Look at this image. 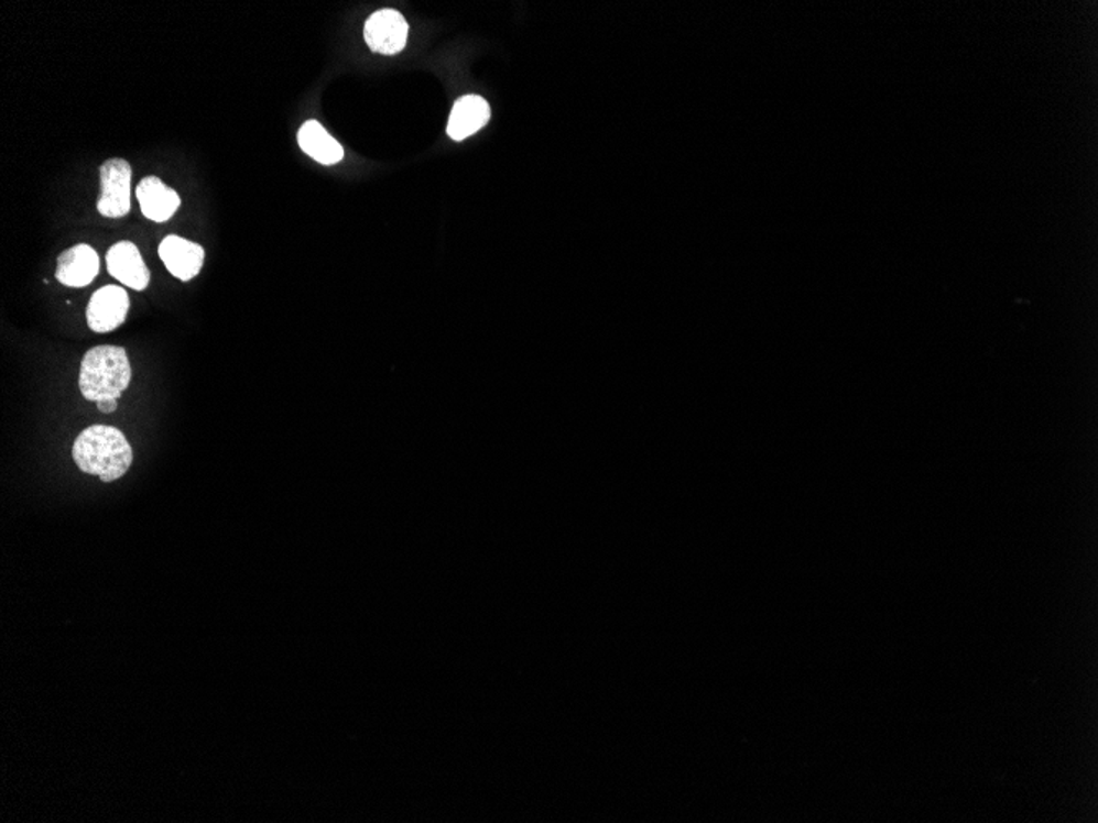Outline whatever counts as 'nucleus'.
<instances>
[{"label": "nucleus", "mask_w": 1098, "mask_h": 823, "mask_svg": "<svg viewBox=\"0 0 1098 823\" xmlns=\"http://www.w3.org/2000/svg\"><path fill=\"white\" fill-rule=\"evenodd\" d=\"M73 459L79 471L98 475L102 482H116L129 471L132 448L126 436L112 426H89L76 438Z\"/></svg>", "instance_id": "f257e3e1"}, {"label": "nucleus", "mask_w": 1098, "mask_h": 823, "mask_svg": "<svg viewBox=\"0 0 1098 823\" xmlns=\"http://www.w3.org/2000/svg\"><path fill=\"white\" fill-rule=\"evenodd\" d=\"M132 369L122 348L99 345L86 353L79 372V389L88 402L119 399L130 385Z\"/></svg>", "instance_id": "f03ea898"}, {"label": "nucleus", "mask_w": 1098, "mask_h": 823, "mask_svg": "<svg viewBox=\"0 0 1098 823\" xmlns=\"http://www.w3.org/2000/svg\"><path fill=\"white\" fill-rule=\"evenodd\" d=\"M130 179L132 168L122 158H112L101 165V196L98 211L106 218H123L130 211Z\"/></svg>", "instance_id": "7ed1b4c3"}, {"label": "nucleus", "mask_w": 1098, "mask_h": 823, "mask_svg": "<svg viewBox=\"0 0 1098 823\" xmlns=\"http://www.w3.org/2000/svg\"><path fill=\"white\" fill-rule=\"evenodd\" d=\"M363 39L372 52L382 55H396L405 48L409 40V23L402 13L383 9L372 13L363 26Z\"/></svg>", "instance_id": "20e7f679"}, {"label": "nucleus", "mask_w": 1098, "mask_h": 823, "mask_svg": "<svg viewBox=\"0 0 1098 823\" xmlns=\"http://www.w3.org/2000/svg\"><path fill=\"white\" fill-rule=\"evenodd\" d=\"M129 306V295H127L126 289L113 285L98 289L89 299L88 309H86L89 328L99 334L113 331L126 321Z\"/></svg>", "instance_id": "39448f33"}, {"label": "nucleus", "mask_w": 1098, "mask_h": 823, "mask_svg": "<svg viewBox=\"0 0 1098 823\" xmlns=\"http://www.w3.org/2000/svg\"><path fill=\"white\" fill-rule=\"evenodd\" d=\"M160 259L168 272L182 282H189L202 272L205 249L178 235H168L159 246Z\"/></svg>", "instance_id": "423d86ee"}, {"label": "nucleus", "mask_w": 1098, "mask_h": 823, "mask_svg": "<svg viewBox=\"0 0 1098 823\" xmlns=\"http://www.w3.org/2000/svg\"><path fill=\"white\" fill-rule=\"evenodd\" d=\"M106 262H108L110 275L122 285L129 286L135 292H142L149 286V268H146L139 249L132 242H119L110 246Z\"/></svg>", "instance_id": "0eeeda50"}, {"label": "nucleus", "mask_w": 1098, "mask_h": 823, "mask_svg": "<svg viewBox=\"0 0 1098 823\" xmlns=\"http://www.w3.org/2000/svg\"><path fill=\"white\" fill-rule=\"evenodd\" d=\"M99 273V255L93 246L86 243L72 246L58 256L56 279L62 285L72 288L88 286Z\"/></svg>", "instance_id": "6e6552de"}, {"label": "nucleus", "mask_w": 1098, "mask_h": 823, "mask_svg": "<svg viewBox=\"0 0 1098 823\" xmlns=\"http://www.w3.org/2000/svg\"><path fill=\"white\" fill-rule=\"evenodd\" d=\"M137 199L143 216L150 221L165 222L178 211L182 199L156 176H146L137 186Z\"/></svg>", "instance_id": "1a4fd4ad"}, {"label": "nucleus", "mask_w": 1098, "mask_h": 823, "mask_svg": "<svg viewBox=\"0 0 1098 823\" xmlns=\"http://www.w3.org/2000/svg\"><path fill=\"white\" fill-rule=\"evenodd\" d=\"M490 119V106L480 96H464L454 102L450 112L449 123H447V135L460 142L467 136L479 132Z\"/></svg>", "instance_id": "9d476101"}, {"label": "nucleus", "mask_w": 1098, "mask_h": 823, "mask_svg": "<svg viewBox=\"0 0 1098 823\" xmlns=\"http://www.w3.org/2000/svg\"><path fill=\"white\" fill-rule=\"evenodd\" d=\"M298 143L306 155L323 165H336L344 158L343 146L316 120L303 123L298 132Z\"/></svg>", "instance_id": "9b49d317"}, {"label": "nucleus", "mask_w": 1098, "mask_h": 823, "mask_svg": "<svg viewBox=\"0 0 1098 823\" xmlns=\"http://www.w3.org/2000/svg\"><path fill=\"white\" fill-rule=\"evenodd\" d=\"M96 406H98L99 412L109 415V413L116 412L117 399H101V402L96 403Z\"/></svg>", "instance_id": "f8f14e48"}]
</instances>
